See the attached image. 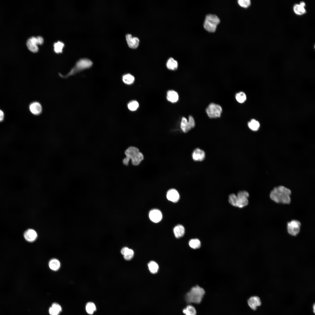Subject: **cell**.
I'll return each instance as SVG.
<instances>
[{"instance_id":"cell-9","label":"cell","mask_w":315,"mask_h":315,"mask_svg":"<svg viewBox=\"0 0 315 315\" xmlns=\"http://www.w3.org/2000/svg\"><path fill=\"white\" fill-rule=\"evenodd\" d=\"M300 226L301 223L300 221L297 220H293L287 223L288 232L291 235L295 236L299 233Z\"/></svg>"},{"instance_id":"cell-18","label":"cell","mask_w":315,"mask_h":315,"mask_svg":"<svg viewBox=\"0 0 315 315\" xmlns=\"http://www.w3.org/2000/svg\"><path fill=\"white\" fill-rule=\"evenodd\" d=\"M174 233L176 238H179L183 236L185 233V228L181 225L176 226L174 228Z\"/></svg>"},{"instance_id":"cell-19","label":"cell","mask_w":315,"mask_h":315,"mask_svg":"<svg viewBox=\"0 0 315 315\" xmlns=\"http://www.w3.org/2000/svg\"><path fill=\"white\" fill-rule=\"evenodd\" d=\"M62 311L61 306L56 303H53L49 309V313L50 315H58Z\"/></svg>"},{"instance_id":"cell-8","label":"cell","mask_w":315,"mask_h":315,"mask_svg":"<svg viewBox=\"0 0 315 315\" xmlns=\"http://www.w3.org/2000/svg\"><path fill=\"white\" fill-rule=\"evenodd\" d=\"M249 196L248 192L246 191L238 192L236 196L235 206L242 208L247 206L249 203Z\"/></svg>"},{"instance_id":"cell-39","label":"cell","mask_w":315,"mask_h":315,"mask_svg":"<svg viewBox=\"0 0 315 315\" xmlns=\"http://www.w3.org/2000/svg\"><path fill=\"white\" fill-rule=\"evenodd\" d=\"M313 312H314V313H315V304H314V305H313Z\"/></svg>"},{"instance_id":"cell-16","label":"cell","mask_w":315,"mask_h":315,"mask_svg":"<svg viewBox=\"0 0 315 315\" xmlns=\"http://www.w3.org/2000/svg\"><path fill=\"white\" fill-rule=\"evenodd\" d=\"M24 236L27 241L32 242L36 240L37 237V235L34 230L32 229H29L24 232Z\"/></svg>"},{"instance_id":"cell-20","label":"cell","mask_w":315,"mask_h":315,"mask_svg":"<svg viewBox=\"0 0 315 315\" xmlns=\"http://www.w3.org/2000/svg\"><path fill=\"white\" fill-rule=\"evenodd\" d=\"M180 127L184 133H186L192 129L188 120L184 117L182 118L181 123Z\"/></svg>"},{"instance_id":"cell-6","label":"cell","mask_w":315,"mask_h":315,"mask_svg":"<svg viewBox=\"0 0 315 315\" xmlns=\"http://www.w3.org/2000/svg\"><path fill=\"white\" fill-rule=\"evenodd\" d=\"M222 109L219 105L213 103H210L206 108V112L210 118H216L220 117Z\"/></svg>"},{"instance_id":"cell-34","label":"cell","mask_w":315,"mask_h":315,"mask_svg":"<svg viewBox=\"0 0 315 315\" xmlns=\"http://www.w3.org/2000/svg\"><path fill=\"white\" fill-rule=\"evenodd\" d=\"M238 3L241 6L244 8L248 7L251 3L250 0H239L238 1Z\"/></svg>"},{"instance_id":"cell-24","label":"cell","mask_w":315,"mask_h":315,"mask_svg":"<svg viewBox=\"0 0 315 315\" xmlns=\"http://www.w3.org/2000/svg\"><path fill=\"white\" fill-rule=\"evenodd\" d=\"M183 313L185 315H196V311L194 307L188 305L183 310Z\"/></svg>"},{"instance_id":"cell-7","label":"cell","mask_w":315,"mask_h":315,"mask_svg":"<svg viewBox=\"0 0 315 315\" xmlns=\"http://www.w3.org/2000/svg\"><path fill=\"white\" fill-rule=\"evenodd\" d=\"M43 42V38L40 36L32 37L29 38L27 42V46L31 52H36L38 51V45L42 44Z\"/></svg>"},{"instance_id":"cell-37","label":"cell","mask_w":315,"mask_h":315,"mask_svg":"<svg viewBox=\"0 0 315 315\" xmlns=\"http://www.w3.org/2000/svg\"><path fill=\"white\" fill-rule=\"evenodd\" d=\"M128 249L129 248L127 247H123L121 250V253L123 255Z\"/></svg>"},{"instance_id":"cell-3","label":"cell","mask_w":315,"mask_h":315,"mask_svg":"<svg viewBox=\"0 0 315 315\" xmlns=\"http://www.w3.org/2000/svg\"><path fill=\"white\" fill-rule=\"evenodd\" d=\"M205 293L204 289L197 285L192 287L187 293L186 299L187 302L199 304L201 302Z\"/></svg>"},{"instance_id":"cell-25","label":"cell","mask_w":315,"mask_h":315,"mask_svg":"<svg viewBox=\"0 0 315 315\" xmlns=\"http://www.w3.org/2000/svg\"><path fill=\"white\" fill-rule=\"evenodd\" d=\"M249 128L254 131L257 130L259 128L260 125L259 122L254 119H252L248 124Z\"/></svg>"},{"instance_id":"cell-36","label":"cell","mask_w":315,"mask_h":315,"mask_svg":"<svg viewBox=\"0 0 315 315\" xmlns=\"http://www.w3.org/2000/svg\"><path fill=\"white\" fill-rule=\"evenodd\" d=\"M4 114L3 112L0 110V122L2 121L4 119Z\"/></svg>"},{"instance_id":"cell-10","label":"cell","mask_w":315,"mask_h":315,"mask_svg":"<svg viewBox=\"0 0 315 315\" xmlns=\"http://www.w3.org/2000/svg\"><path fill=\"white\" fill-rule=\"evenodd\" d=\"M29 110L33 115L38 116L40 114L42 111V107L40 103L37 102H33L29 105Z\"/></svg>"},{"instance_id":"cell-21","label":"cell","mask_w":315,"mask_h":315,"mask_svg":"<svg viewBox=\"0 0 315 315\" xmlns=\"http://www.w3.org/2000/svg\"><path fill=\"white\" fill-rule=\"evenodd\" d=\"M166 66L167 68L169 70H175L178 67V63L176 60L173 58L170 57L169 59L167 62Z\"/></svg>"},{"instance_id":"cell-13","label":"cell","mask_w":315,"mask_h":315,"mask_svg":"<svg viewBox=\"0 0 315 315\" xmlns=\"http://www.w3.org/2000/svg\"><path fill=\"white\" fill-rule=\"evenodd\" d=\"M247 302L249 307L254 310H256L257 307L260 306L261 304L260 298L257 296L251 297Z\"/></svg>"},{"instance_id":"cell-23","label":"cell","mask_w":315,"mask_h":315,"mask_svg":"<svg viewBox=\"0 0 315 315\" xmlns=\"http://www.w3.org/2000/svg\"><path fill=\"white\" fill-rule=\"evenodd\" d=\"M49 265L51 269L54 271H57L59 269L60 264L58 260L53 259L50 261Z\"/></svg>"},{"instance_id":"cell-30","label":"cell","mask_w":315,"mask_h":315,"mask_svg":"<svg viewBox=\"0 0 315 315\" xmlns=\"http://www.w3.org/2000/svg\"><path fill=\"white\" fill-rule=\"evenodd\" d=\"M64 46V43L61 41H59L55 43L54 45V51L57 53H61Z\"/></svg>"},{"instance_id":"cell-33","label":"cell","mask_w":315,"mask_h":315,"mask_svg":"<svg viewBox=\"0 0 315 315\" xmlns=\"http://www.w3.org/2000/svg\"><path fill=\"white\" fill-rule=\"evenodd\" d=\"M139 106L138 103L136 101H132L129 103L128 105V107L129 110L131 111H135L138 108Z\"/></svg>"},{"instance_id":"cell-2","label":"cell","mask_w":315,"mask_h":315,"mask_svg":"<svg viewBox=\"0 0 315 315\" xmlns=\"http://www.w3.org/2000/svg\"><path fill=\"white\" fill-rule=\"evenodd\" d=\"M125 154L126 157L123 160V164L127 165L130 159L131 160L132 164L135 165L139 164L144 159L143 154L139 151L137 148L130 147L125 151Z\"/></svg>"},{"instance_id":"cell-14","label":"cell","mask_w":315,"mask_h":315,"mask_svg":"<svg viewBox=\"0 0 315 315\" xmlns=\"http://www.w3.org/2000/svg\"><path fill=\"white\" fill-rule=\"evenodd\" d=\"M205 157V154L204 152L199 148L195 149L192 154V159L195 161H202L204 159Z\"/></svg>"},{"instance_id":"cell-4","label":"cell","mask_w":315,"mask_h":315,"mask_svg":"<svg viewBox=\"0 0 315 315\" xmlns=\"http://www.w3.org/2000/svg\"><path fill=\"white\" fill-rule=\"evenodd\" d=\"M220 20L216 15L209 14L206 15L204 24L205 29L210 32H214Z\"/></svg>"},{"instance_id":"cell-26","label":"cell","mask_w":315,"mask_h":315,"mask_svg":"<svg viewBox=\"0 0 315 315\" xmlns=\"http://www.w3.org/2000/svg\"><path fill=\"white\" fill-rule=\"evenodd\" d=\"M148 269L150 272L153 274L157 272L159 266L156 262L154 261H151L148 264Z\"/></svg>"},{"instance_id":"cell-12","label":"cell","mask_w":315,"mask_h":315,"mask_svg":"<svg viewBox=\"0 0 315 315\" xmlns=\"http://www.w3.org/2000/svg\"><path fill=\"white\" fill-rule=\"evenodd\" d=\"M126 38L127 44L129 47L135 49L138 47L139 40L138 38L132 37V35L130 34H127Z\"/></svg>"},{"instance_id":"cell-11","label":"cell","mask_w":315,"mask_h":315,"mask_svg":"<svg viewBox=\"0 0 315 315\" xmlns=\"http://www.w3.org/2000/svg\"><path fill=\"white\" fill-rule=\"evenodd\" d=\"M150 219L153 222L157 223L159 222L162 218L161 212L159 210L154 209L151 210L149 214Z\"/></svg>"},{"instance_id":"cell-5","label":"cell","mask_w":315,"mask_h":315,"mask_svg":"<svg viewBox=\"0 0 315 315\" xmlns=\"http://www.w3.org/2000/svg\"><path fill=\"white\" fill-rule=\"evenodd\" d=\"M92 64V62L88 59H81L77 62L75 66L66 75L65 77H66L74 75L80 71L88 68L90 67Z\"/></svg>"},{"instance_id":"cell-32","label":"cell","mask_w":315,"mask_h":315,"mask_svg":"<svg viewBox=\"0 0 315 315\" xmlns=\"http://www.w3.org/2000/svg\"><path fill=\"white\" fill-rule=\"evenodd\" d=\"M134 255V251L132 249H129L123 255L125 260H129L133 258Z\"/></svg>"},{"instance_id":"cell-15","label":"cell","mask_w":315,"mask_h":315,"mask_svg":"<svg viewBox=\"0 0 315 315\" xmlns=\"http://www.w3.org/2000/svg\"><path fill=\"white\" fill-rule=\"evenodd\" d=\"M167 199L173 202H176L179 200V195L178 191L175 189H172L169 190L167 194Z\"/></svg>"},{"instance_id":"cell-27","label":"cell","mask_w":315,"mask_h":315,"mask_svg":"<svg viewBox=\"0 0 315 315\" xmlns=\"http://www.w3.org/2000/svg\"><path fill=\"white\" fill-rule=\"evenodd\" d=\"M189 244L191 248L193 249H196L200 247L201 242L198 239H192L189 241Z\"/></svg>"},{"instance_id":"cell-31","label":"cell","mask_w":315,"mask_h":315,"mask_svg":"<svg viewBox=\"0 0 315 315\" xmlns=\"http://www.w3.org/2000/svg\"><path fill=\"white\" fill-rule=\"evenodd\" d=\"M96 310V307L94 304L92 302L87 303L86 306V310L89 314H92Z\"/></svg>"},{"instance_id":"cell-1","label":"cell","mask_w":315,"mask_h":315,"mask_svg":"<svg viewBox=\"0 0 315 315\" xmlns=\"http://www.w3.org/2000/svg\"><path fill=\"white\" fill-rule=\"evenodd\" d=\"M290 190L282 186L274 188L271 191L270 197L272 200L277 203L289 204L291 201Z\"/></svg>"},{"instance_id":"cell-28","label":"cell","mask_w":315,"mask_h":315,"mask_svg":"<svg viewBox=\"0 0 315 315\" xmlns=\"http://www.w3.org/2000/svg\"><path fill=\"white\" fill-rule=\"evenodd\" d=\"M235 98L237 101L239 103H243L246 99V95L243 92L237 93L235 95Z\"/></svg>"},{"instance_id":"cell-38","label":"cell","mask_w":315,"mask_h":315,"mask_svg":"<svg viewBox=\"0 0 315 315\" xmlns=\"http://www.w3.org/2000/svg\"><path fill=\"white\" fill-rule=\"evenodd\" d=\"M299 4L302 6L305 7L306 6V4L304 1L301 2Z\"/></svg>"},{"instance_id":"cell-17","label":"cell","mask_w":315,"mask_h":315,"mask_svg":"<svg viewBox=\"0 0 315 315\" xmlns=\"http://www.w3.org/2000/svg\"><path fill=\"white\" fill-rule=\"evenodd\" d=\"M167 98L169 101L172 103H175L178 101V93L174 90H169L167 93Z\"/></svg>"},{"instance_id":"cell-29","label":"cell","mask_w":315,"mask_h":315,"mask_svg":"<svg viewBox=\"0 0 315 315\" xmlns=\"http://www.w3.org/2000/svg\"><path fill=\"white\" fill-rule=\"evenodd\" d=\"M134 80V77L130 74H125L123 77V82L127 84H130L132 83Z\"/></svg>"},{"instance_id":"cell-35","label":"cell","mask_w":315,"mask_h":315,"mask_svg":"<svg viewBox=\"0 0 315 315\" xmlns=\"http://www.w3.org/2000/svg\"><path fill=\"white\" fill-rule=\"evenodd\" d=\"M188 122L192 128H193L195 125V121L193 117L190 116L189 117Z\"/></svg>"},{"instance_id":"cell-22","label":"cell","mask_w":315,"mask_h":315,"mask_svg":"<svg viewBox=\"0 0 315 315\" xmlns=\"http://www.w3.org/2000/svg\"><path fill=\"white\" fill-rule=\"evenodd\" d=\"M293 10L294 12L298 15H302L306 13V11L305 7L299 4H296L294 5Z\"/></svg>"}]
</instances>
